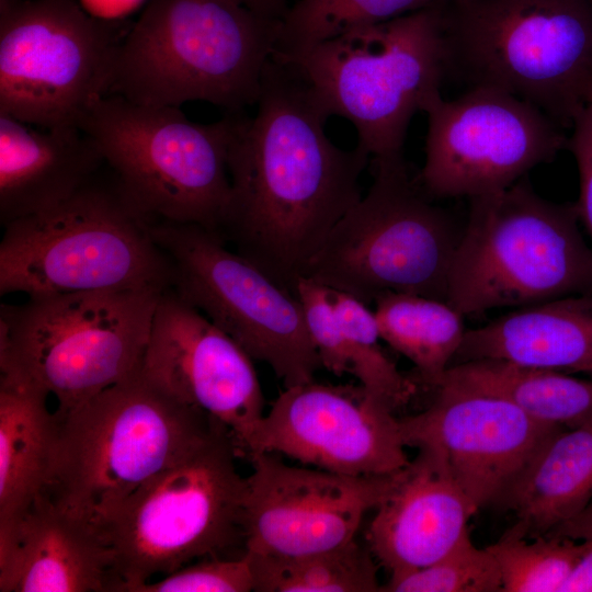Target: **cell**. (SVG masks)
<instances>
[{
  "mask_svg": "<svg viewBox=\"0 0 592 592\" xmlns=\"http://www.w3.org/2000/svg\"><path fill=\"white\" fill-rule=\"evenodd\" d=\"M252 117L238 114L229 148L231 193L217 235L294 292L345 213L362 197L371 157L326 134L329 115L289 62L265 66ZM295 293V292H294Z\"/></svg>",
  "mask_w": 592,
  "mask_h": 592,
  "instance_id": "1",
  "label": "cell"
},
{
  "mask_svg": "<svg viewBox=\"0 0 592 592\" xmlns=\"http://www.w3.org/2000/svg\"><path fill=\"white\" fill-rule=\"evenodd\" d=\"M278 27L234 0H148L121 42L110 94L240 113L258 102Z\"/></svg>",
  "mask_w": 592,
  "mask_h": 592,
  "instance_id": "2",
  "label": "cell"
},
{
  "mask_svg": "<svg viewBox=\"0 0 592 592\" xmlns=\"http://www.w3.org/2000/svg\"><path fill=\"white\" fill-rule=\"evenodd\" d=\"M447 76L531 103L561 127L592 102V0H444Z\"/></svg>",
  "mask_w": 592,
  "mask_h": 592,
  "instance_id": "3",
  "label": "cell"
},
{
  "mask_svg": "<svg viewBox=\"0 0 592 592\" xmlns=\"http://www.w3.org/2000/svg\"><path fill=\"white\" fill-rule=\"evenodd\" d=\"M101 170L62 203L3 227L2 296L171 288L170 261L151 235L153 218L110 169L109 179H100Z\"/></svg>",
  "mask_w": 592,
  "mask_h": 592,
  "instance_id": "4",
  "label": "cell"
},
{
  "mask_svg": "<svg viewBox=\"0 0 592 592\" xmlns=\"http://www.w3.org/2000/svg\"><path fill=\"white\" fill-rule=\"evenodd\" d=\"M47 493L95 521L171 466L217 422L178 400L141 369L65 412Z\"/></svg>",
  "mask_w": 592,
  "mask_h": 592,
  "instance_id": "5",
  "label": "cell"
},
{
  "mask_svg": "<svg viewBox=\"0 0 592 592\" xmlns=\"http://www.w3.org/2000/svg\"><path fill=\"white\" fill-rule=\"evenodd\" d=\"M219 421L180 459L93 521L112 549L117 592L242 544L246 477Z\"/></svg>",
  "mask_w": 592,
  "mask_h": 592,
  "instance_id": "6",
  "label": "cell"
},
{
  "mask_svg": "<svg viewBox=\"0 0 592 592\" xmlns=\"http://www.w3.org/2000/svg\"><path fill=\"white\" fill-rule=\"evenodd\" d=\"M443 1L276 57L297 69L329 117L352 123L369 156L400 155L412 116L441 95L447 76Z\"/></svg>",
  "mask_w": 592,
  "mask_h": 592,
  "instance_id": "7",
  "label": "cell"
},
{
  "mask_svg": "<svg viewBox=\"0 0 592 592\" xmlns=\"http://www.w3.org/2000/svg\"><path fill=\"white\" fill-rule=\"evenodd\" d=\"M576 204L538 195L525 180L469 198L448 303L463 316L592 294V249Z\"/></svg>",
  "mask_w": 592,
  "mask_h": 592,
  "instance_id": "8",
  "label": "cell"
},
{
  "mask_svg": "<svg viewBox=\"0 0 592 592\" xmlns=\"http://www.w3.org/2000/svg\"><path fill=\"white\" fill-rule=\"evenodd\" d=\"M374 162L366 195L338 221L304 276L366 305L388 292L446 301L463 229L411 174L402 153Z\"/></svg>",
  "mask_w": 592,
  "mask_h": 592,
  "instance_id": "9",
  "label": "cell"
},
{
  "mask_svg": "<svg viewBox=\"0 0 592 592\" xmlns=\"http://www.w3.org/2000/svg\"><path fill=\"white\" fill-rule=\"evenodd\" d=\"M238 114L200 124L178 106L109 94L78 126L145 214L217 232L230 200L228 156Z\"/></svg>",
  "mask_w": 592,
  "mask_h": 592,
  "instance_id": "10",
  "label": "cell"
},
{
  "mask_svg": "<svg viewBox=\"0 0 592 592\" xmlns=\"http://www.w3.org/2000/svg\"><path fill=\"white\" fill-rule=\"evenodd\" d=\"M163 292L90 291L2 304L0 364L54 396L57 412L68 411L141 366Z\"/></svg>",
  "mask_w": 592,
  "mask_h": 592,
  "instance_id": "11",
  "label": "cell"
},
{
  "mask_svg": "<svg viewBox=\"0 0 592 592\" xmlns=\"http://www.w3.org/2000/svg\"><path fill=\"white\" fill-rule=\"evenodd\" d=\"M127 31L77 0H0V113L42 128L78 126L110 94Z\"/></svg>",
  "mask_w": 592,
  "mask_h": 592,
  "instance_id": "12",
  "label": "cell"
},
{
  "mask_svg": "<svg viewBox=\"0 0 592 592\" xmlns=\"http://www.w3.org/2000/svg\"><path fill=\"white\" fill-rule=\"evenodd\" d=\"M150 230L181 299L267 364L285 388L314 380L322 365L294 292L203 226L153 219Z\"/></svg>",
  "mask_w": 592,
  "mask_h": 592,
  "instance_id": "13",
  "label": "cell"
},
{
  "mask_svg": "<svg viewBox=\"0 0 592 592\" xmlns=\"http://www.w3.org/2000/svg\"><path fill=\"white\" fill-rule=\"evenodd\" d=\"M424 112L425 160L417 178L432 198L506 189L568 143L540 110L496 89L469 88L451 101L439 95Z\"/></svg>",
  "mask_w": 592,
  "mask_h": 592,
  "instance_id": "14",
  "label": "cell"
},
{
  "mask_svg": "<svg viewBox=\"0 0 592 592\" xmlns=\"http://www.w3.org/2000/svg\"><path fill=\"white\" fill-rule=\"evenodd\" d=\"M400 419L364 388L314 380L286 387L264 413L246 457L282 454L354 476L394 474L409 463Z\"/></svg>",
  "mask_w": 592,
  "mask_h": 592,
  "instance_id": "15",
  "label": "cell"
},
{
  "mask_svg": "<svg viewBox=\"0 0 592 592\" xmlns=\"http://www.w3.org/2000/svg\"><path fill=\"white\" fill-rule=\"evenodd\" d=\"M243 498L244 553L301 556L355 539L394 474L354 477L291 466L270 453L249 457Z\"/></svg>",
  "mask_w": 592,
  "mask_h": 592,
  "instance_id": "16",
  "label": "cell"
},
{
  "mask_svg": "<svg viewBox=\"0 0 592 592\" xmlns=\"http://www.w3.org/2000/svg\"><path fill=\"white\" fill-rule=\"evenodd\" d=\"M169 289L158 300L141 369L178 400L221 422L246 456L264 415L252 358Z\"/></svg>",
  "mask_w": 592,
  "mask_h": 592,
  "instance_id": "17",
  "label": "cell"
},
{
  "mask_svg": "<svg viewBox=\"0 0 592 592\" xmlns=\"http://www.w3.org/2000/svg\"><path fill=\"white\" fill-rule=\"evenodd\" d=\"M424 411L400 419L406 446H435L478 510L500 504L559 430L514 405L477 392L436 388Z\"/></svg>",
  "mask_w": 592,
  "mask_h": 592,
  "instance_id": "18",
  "label": "cell"
},
{
  "mask_svg": "<svg viewBox=\"0 0 592 592\" xmlns=\"http://www.w3.org/2000/svg\"><path fill=\"white\" fill-rule=\"evenodd\" d=\"M394 473L367 528V547L389 576L428 566L466 535L478 511L453 477L439 448L417 446Z\"/></svg>",
  "mask_w": 592,
  "mask_h": 592,
  "instance_id": "19",
  "label": "cell"
},
{
  "mask_svg": "<svg viewBox=\"0 0 592 592\" xmlns=\"http://www.w3.org/2000/svg\"><path fill=\"white\" fill-rule=\"evenodd\" d=\"M111 547L90 520L39 494L0 524L1 592H117Z\"/></svg>",
  "mask_w": 592,
  "mask_h": 592,
  "instance_id": "20",
  "label": "cell"
},
{
  "mask_svg": "<svg viewBox=\"0 0 592 592\" xmlns=\"http://www.w3.org/2000/svg\"><path fill=\"white\" fill-rule=\"evenodd\" d=\"M103 166L79 126L42 128L0 113L1 225L62 203Z\"/></svg>",
  "mask_w": 592,
  "mask_h": 592,
  "instance_id": "21",
  "label": "cell"
},
{
  "mask_svg": "<svg viewBox=\"0 0 592 592\" xmlns=\"http://www.w3.org/2000/svg\"><path fill=\"white\" fill-rule=\"evenodd\" d=\"M480 358L590 373L592 294L520 307L485 326L466 330L452 365Z\"/></svg>",
  "mask_w": 592,
  "mask_h": 592,
  "instance_id": "22",
  "label": "cell"
},
{
  "mask_svg": "<svg viewBox=\"0 0 592 592\" xmlns=\"http://www.w3.org/2000/svg\"><path fill=\"white\" fill-rule=\"evenodd\" d=\"M591 500L592 417L556 432L504 497L500 504L515 519L504 535H547Z\"/></svg>",
  "mask_w": 592,
  "mask_h": 592,
  "instance_id": "23",
  "label": "cell"
},
{
  "mask_svg": "<svg viewBox=\"0 0 592 592\" xmlns=\"http://www.w3.org/2000/svg\"><path fill=\"white\" fill-rule=\"evenodd\" d=\"M48 396L20 371L0 364V524L47 489L57 431Z\"/></svg>",
  "mask_w": 592,
  "mask_h": 592,
  "instance_id": "24",
  "label": "cell"
},
{
  "mask_svg": "<svg viewBox=\"0 0 592 592\" xmlns=\"http://www.w3.org/2000/svg\"><path fill=\"white\" fill-rule=\"evenodd\" d=\"M429 386L505 400L531 418L566 429L592 417V380L498 358L451 365Z\"/></svg>",
  "mask_w": 592,
  "mask_h": 592,
  "instance_id": "25",
  "label": "cell"
},
{
  "mask_svg": "<svg viewBox=\"0 0 592 592\" xmlns=\"http://www.w3.org/2000/svg\"><path fill=\"white\" fill-rule=\"evenodd\" d=\"M374 303L382 340L415 366L422 384L429 386L452 365L467 330L459 311L407 293H384Z\"/></svg>",
  "mask_w": 592,
  "mask_h": 592,
  "instance_id": "26",
  "label": "cell"
},
{
  "mask_svg": "<svg viewBox=\"0 0 592 592\" xmlns=\"http://www.w3.org/2000/svg\"><path fill=\"white\" fill-rule=\"evenodd\" d=\"M244 554L252 566L255 592H376L382 589L373 554L356 539L301 556Z\"/></svg>",
  "mask_w": 592,
  "mask_h": 592,
  "instance_id": "27",
  "label": "cell"
},
{
  "mask_svg": "<svg viewBox=\"0 0 592 592\" xmlns=\"http://www.w3.org/2000/svg\"><path fill=\"white\" fill-rule=\"evenodd\" d=\"M436 0H298L280 21L275 56L287 58L356 29L422 9Z\"/></svg>",
  "mask_w": 592,
  "mask_h": 592,
  "instance_id": "28",
  "label": "cell"
},
{
  "mask_svg": "<svg viewBox=\"0 0 592 592\" xmlns=\"http://www.w3.org/2000/svg\"><path fill=\"white\" fill-rule=\"evenodd\" d=\"M330 291L345 335L349 374L392 411L406 406L417 392V382L405 376L384 352L374 311L349 294Z\"/></svg>",
  "mask_w": 592,
  "mask_h": 592,
  "instance_id": "29",
  "label": "cell"
},
{
  "mask_svg": "<svg viewBox=\"0 0 592 592\" xmlns=\"http://www.w3.org/2000/svg\"><path fill=\"white\" fill-rule=\"evenodd\" d=\"M487 549L497 561L501 592H559L581 555L582 540L503 534Z\"/></svg>",
  "mask_w": 592,
  "mask_h": 592,
  "instance_id": "30",
  "label": "cell"
},
{
  "mask_svg": "<svg viewBox=\"0 0 592 592\" xmlns=\"http://www.w3.org/2000/svg\"><path fill=\"white\" fill-rule=\"evenodd\" d=\"M497 561L477 547L469 532L436 561L412 571L389 576L387 592H501Z\"/></svg>",
  "mask_w": 592,
  "mask_h": 592,
  "instance_id": "31",
  "label": "cell"
},
{
  "mask_svg": "<svg viewBox=\"0 0 592 592\" xmlns=\"http://www.w3.org/2000/svg\"><path fill=\"white\" fill-rule=\"evenodd\" d=\"M252 566L246 554L205 557L152 581L130 585L126 592H250Z\"/></svg>",
  "mask_w": 592,
  "mask_h": 592,
  "instance_id": "32",
  "label": "cell"
},
{
  "mask_svg": "<svg viewBox=\"0 0 592 592\" xmlns=\"http://www.w3.org/2000/svg\"><path fill=\"white\" fill-rule=\"evenodd\" d=\"M294 292L300 303L307 331L322 367L338 376L349 374L345 335L330 288L309 277L300 276Z\"/></svg>",
  "mask_w": 592,
  "mask_h": 592,
  "instance_id": "33",
  "label": "cell"
},
{
  "mask_svg": "<svg viewBox=\"0 0 592 592\" xmlns=\"http://www.w3.org/2000/svg\"><path fill=\"white\" fill-rule=\"evenodd\" d=\"M571 127L567 146L576 159L580 183L576 207L592 240V102L578 113Z\"/></svg>",
  "mask_w": 592,
  "mask_h": 592,
  "instance_id": "34",
  "label": "cell"
},
{
  "mask_svg": "<svg viewBox=\"0 0 592 592\" xmlns=\"http://www.w3.org/2000/svg\"><path fill=\"white\" fill-rule=\"evenodd\" d=\"M92 16L106 21H122L138 10L147 0H78Z\"/></svg>",
  "mask_w": 592,
  "mask_h": 592,
  "instance_id": "35",
  "label": "cell"
},
{
  "mask_svg": "<svg viewBox=\"0 0 592 592\" xmlns=\"http://www.w3.org/2000/svg\"><path fill=\"white\" fill-rule=\"evenodd\" d=\"M559 592H592V537L582 539V551Z\"/></svg>",
  "mask_w": 592,
  "mask_h": 592,
  "instance_id": "36",
  "label": "cell"
},
{
  "mask_svg": "<svg viewBox=\"0 0 592 592\" xmlns=\"http://www.w3.org/2000/svg\"><path fill=\"white\" fill-rule=\"evenodd\" d=\"M547 535L582 540L592 537V500L576 516L560 524Z\"/></svg>",
  "mask_w": 592,
  "mask_h": 592,
  "instance_id": "37",
  "label": "cell"
},
{
  "mask_svg": "<svg viewBox=\"0 0 592 592\" xmlns=\"http://www.w3.org/2000/svg\"><path fill=\"white\" fill-rule=\"evenodd\" d=\"M267 20L281 21L286 12V0H234Z\"/></svg>",
  "mask_w": 592,
  "mask_h": 592,
  "instance_id": "38",
  "label": "cell"
},
{
  "mask_svg": "<svg viewBox=\"0 0 592 592\" xmlns=\"http://www.w3.org/2000/svg\"><path fill=\"white\" fill-rule=\"evenodd\" d=\"M590 373H592V369H591V372H590Z\"/></svg>",
  "mask_w": 592,
  "mask_h": 592,
  "instance_id": "39",
  "label": "cell"
}]
</instances>
